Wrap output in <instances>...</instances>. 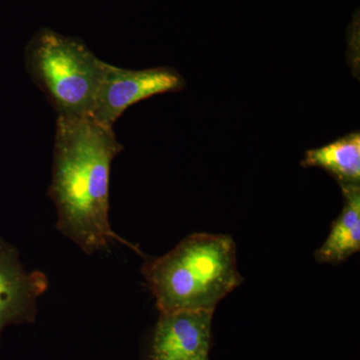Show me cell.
<instances>
[{
    "instance_id": "1",
    "label": "cell",
    "mask_w": 360,
    "mask_h": 360,
    "mask_svg": "<svg viewBox=\"0 0 360 360\" xmlns=\"http://www.w3.org/2000/svg\"><path fill=\"white\" fill-rule=\"evenodd\" d=\"M122 150L113 127L90 115L58 116L49 195L59 232L87 255L115 243L141 253L116 234L110 222L111 165Z\"/></svg>"
},
{
    "instance_id": "2",
    "label": "cell",
    "mask_w": 360,
    "mask_h": 360,
    "mask_svg": "<svg viewBox=\"0 0 360 360\" xmlns=\"http://www.w3.org/2000/svg\"><path fill=\"white\" fill-rule=\"evenodd\" d=\"M236 246L226 234L193 233L141 271L160 314L214 312L243 283Z\"/></svg>"
},
{
    "instance_id": "3",
    "label": "cell",
    "mask_w": 360,
    "mask_h": 360,
    "mask_svg": "<svg viewBox=\"0 0 360 360\" xmlns=\"http://www.w3.org/2000/svg\"><path fill=\"white\" fill-rule=\"evenodd\" d=\"M26 68L58 116L90 115L105 63L77 37L41 28L26 47Z\"/></svg>"
},
{
    "instance_id": "4",
    "label": "cell",
    "mask_w": 360,
    "mask_h": 360,
    "mask_svg": "<svg viewBox=\"0 0 360 360\" xmlns=\"http://www.w3.org/2000/svg\"><path fill=\"white\" fill-rule=\"evenodd\" d=\"M186 80L174 68L125 70L106 63L90 116L115 127L127 108L158 94L184 89Z\"/></svg>"
},
{
    "instance_id": "5",
    "label": "cell",
    "mask_w": 360,
    "mask_h": 360,
    "mask_svg": "<svg viewBox=\"0 0 360 360\" xmlns=\"http://www.w3.org/2000/svg\"><path fill=\"white\" fill-rule=\"evenodd\" d=\"M49 286L46 274L26 270L18 250L0 238V338L6 326L35 321L37 302Z\"/></svg>"
},
{
    "instance_id": "6",
    "label": "cell",
    "mask_w": 360,
    "mask_h": 360,
    "mask_svg": "<svg viewBox=\"0 0 360 360\" xmlns=\"http://www.w3.org/2000/svg\"><path fill=\"white\" fill-rule=\"evenodd\" d=\"M213 312L160 314L148 360H187L208 355L212 345Z\"/></svg>"
},
{
    "instance_id": "7",
    "label": "cell",
    "mask_w": 360,
    "mask_h": 360,
    "mask_svg": "<svg viewBox=\"0 0 360 360\" xmlns=\"http://www.w3.org/2000/svg\"><path fill=\"white\" fill-rule=\"evenodd\" d=\"M343 208L323 245L315 251L321 264H340L360 250V186L341 188Z\"/></svg>"
},
{
    "instance_id": "8",
    "label": "cell",
    "mask_w": 360,
    "mask_h": 360,
    "mask_svg": "<svg viewBox=\"0 0 360 360\" xmlns=\"http://www.w3.org/2000/svg\"><path fill=\"white\" fill-rule=\"evenodd\" d=\"M303 167H319L338 181L340 188L360 186V134L352 132L305 153Z\"/></svg>"
},
{
    "instance_id": "9",
    "label": "cell",
    "mask_w": 360,
    "mask_h": 360,
    "mask_svg": "<svg viewBox=\"0 0 360 360\" xmlns=\"http://www.w3.org/2000/svg\"><path fill=\"white\" fill-rule=\"evenodd\" d=\"M187 360H210V359H208V355H200V356L193 357V359Z\"/></svg>"
}]
</instances>
